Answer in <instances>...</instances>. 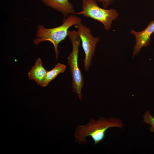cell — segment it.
I'll return each mask as SVG.
<instances>
[{
  "instance_id": "cell-8",
  "label": "cell",
  "mask_w": 154,
  "mask_h": 154,
  "mask_svg": "<svg viewBox=\"0 0 154 154\" xmlns=\"http://www.w3.org/2000/svg\"><path fill=\"white\" fill-rule=\"evenodd\" d=\"M48 71L43 66L41 59L38 58L28 72V75L29 79L34 80L38 85L43 87Z\"/></svg>"
},
{
  "instance_id": "cell-9",
  "label": "cell",
  "mask_w": 154,
  "mask_h": 154,
  "mask_svg": "<svg viewBox=\"0 0 154 154\" xmlns=\"http://www.w3.org/2000/svg\"><path fill=\"white\" fill-rule=\"evenodd\" d=\"M66 68V66L64 64L58 63L52 70L48 71L43 87L47 86L59 74L63 73Z\"/></svg>"
},
{
  "instance_id": "cell-6",
  "label": "cell",
  "mask_w": 154,
  "mask_h": 154,
  "mask_svg": "<svg viewBox=\"0 0 154 154\" xmlns=\"http://www.w3.org/2000/svg\"><path fill=\"white\" fill-rule=\"evenodd\" d=\"M153 33L154 20L150 22L147 27L143 31L138 32L133 29L131 30L130 33L135 36V40L133 52V57L138 55L143 47L149 45L151 42V36Z\"/></svg>"
},
{
  "instance_id": "cell-10",
  "label": "cell",
  "mask_w": 154,
  "mask_h": 154,
  "mask_svg": "<svg viewBox=\"0 0 154 154\" xmlns=\"http://www.w3.org/2000/svg\"><path fill=\"white\" fill-rule=\"evenodd\" d=\"M143 122L151 125L149 129L151 132L154 133V117L152 116L149 110H147L143 116Z\"/></svg>"
},
{
  "instance_id": "cell-7",
  "label": "cell",
  "mask_w": 154,
  "mask_h": 154,
  "mask_svg": "<svg viewBox=\"0 0 154 154\" xmlns=\"http://www.w3.org/2000/svg\"><path fill=\"white\" fill-rule=\"evenodd\" d=\"M40 0L46 6L60 12L65 17L76 14L72 4L69 2L68 0Z\"/></svg>"
},
{
  "instance_id": "cell-1",
  "label": "cell",
  "mask_w": 154,
  "mask_h": 154,
  "mask_svg": "<svg viewBox=\"0 0 154 154\" xmlns=\"http://www.w3.org/2000/svg\"><path fill=\"white\" fill-rule=\"evenodd\" d=\"M124 126L122 121L115 117L106 118L100 117L97 120L91 118L86 125H78L76 128L74 136L77 142L80 144L86 143V137L90 136L96 145L104 138L107 130L112 127L122 129Z\"/></svg>"
},
{
  "instance_id": "cell-2",
  "label": "cell",
  "mask_w": 154,
  "mask_h": 154,
  "mask_svg": "<svg viewBox=\"0 0 154 154\" xmlns=\"http://www.w3.org/2000/svg\"><path fill=\"white\" fill-rule=\"evenodd\" d=\"M81 22V19L75 15H70L62 21L60 25L52 28H46L42 25H38L37 27L35 38L33 40L35 45L44 41H49L53 44L56 54L58 58L59 51L58 44L68 36L69 28L74 25H77Z\"/></svg>"
},
{
  "instance_id": "cell-4",
  "label": "cell",
  "mask_w": 154,
  "mask_h": 154,
  "mask_svg": "<svg viewBox=\"0 0 154 154\" xmlns=\"http://www.w3.org/2000/svg\"><path fill=\"white\" fill-rule=\"evenodd\" d=\"M82 11L76 14L82 15L98 21L107 30L110 29L112 22L118 16V13L115 9L101 8L95 0H82Z\"/></svg>"
},
{
  "instance_id": "cell-11",
  "label": "cell",
  "mask_w": 154,
  "mask_h": 154,
  "mask_svg": "<svg viewBox=\"0 0 154 154\" xmlns=\"http://www.w3.org/2000/svg\"><path fill=\"white\" fill-rule=\"evenodd\" d=\"M98 1L101 3L103 8L107 9L112 3L113 0H97Z\"/></svg>"
},
{
  "instance_id": "cell-3",
  "label": "cell",
  "mask_w": 154,
  "mask_h": 154,
  "mask_svg": "<svg viewBox=\"0 0 154 154\" xmlns=\"http://www.w3.org/2000/svg\"><path fill=\"white\" fill-rule=\"evenodd\" d=\"M68 37L70 40L72 46V52L67 57L68 64L69 66L72 78V91L78 95L81 100L82 97V90L84 83V80L81 72L78 65V56L81 39L77 31H68Z\"/></svg>"
},
{
  "instance_id": "cell-5",
  "label": "cell",
  "mask_w": 154,
  "mask_h": 154,
  "mask_svg": "<svg viewBox=\"0 0 154 154\" xmlns=\"http://www.w3.org/2000/svg\"><path fill=\"white\" fill-rule=\"evenodd\" d=\"M77 26V32L82 41V47L85 54L84 60V69L85 71H87L91 65L96 46L100 40V38L93 36L90 28L81 22Z\"/></svg>"
}]
</instances>
